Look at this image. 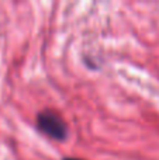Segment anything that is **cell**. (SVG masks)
<instances>
[{"label": "cell", "mask_w": 159, "mask_h": 160, "mask_svg": "<svg viewBox=\"0 0 159 160\" xmlns=\"http://www.w3.org/2000/svg\"><path fill=\"white\" fill-rule=\"evenodd\" d=\"M35 125L48 138L55 141H65L68 138V125L58 112L52 110H44L38 112Z\"/></svg>", "instance_id": "obj_1"}, {"label": "cell", "mask_w": 159, "mask_h": 160, "mask_svg": "<svg viewBox=\"0 0 159 160\" xmlns=\"http://www.w3.org/2000/svg\"><path fill=\"white\" fill-rule=\"evenodd\" d=\"M62 160H82V159H75V158H65V159H62Z\"/></svg>", "instance_id": "obj_2"}]
</instances>
